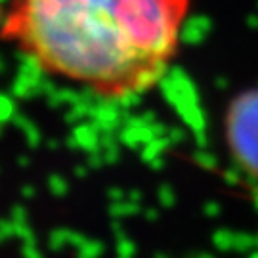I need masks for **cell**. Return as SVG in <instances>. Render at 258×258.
<instances>
[{"instance_id": "6da1fadb", "label": "cell", "mask_w": 258, "mask_h": 258, "mask_svg": "<svg viewBox=\"0 0 258 258\" xmlns=\"http://www.w3.org/2000/svg\"><path fill=\"white\" fill-rule=\"evenodd\" d=\"M189 10L191 0H10L0 38L42 73L117 102L168 73Z\"/></svg>"}, {"instance_id": "7a4b0ae2", "label": "cell", "mask_w": 258, "mask_h": 258, "mask_svg": "<svg viewBox=\"0 0 258 258\" xmlns=\"http://www.w3.org/2000/svg\"><path fill=\"white\" fill-rule=\"evenodd\" d=\"M226 142L233 161L258 178V90L237 96L226 113Z\"/></svg>"}]
</instances>
